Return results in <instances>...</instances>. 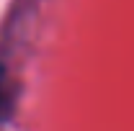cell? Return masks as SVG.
Masks as SVG:
<instances>
[{"label": "cell", "mask_w": 134, "mask_h": 131, "mask_svg": "<svg viewBox=\"0 0 134 131\" xmlns=\"http://www.w3.org/2000/svg\"><path fill=\"white\" fill-rule=\"evenodd\" d=\"M5 82H8V77H5V69L0 67V121L10 113V103H13L10 93L5 90Z\"/></svg>", "instance_id": "1"}]
</instances>
